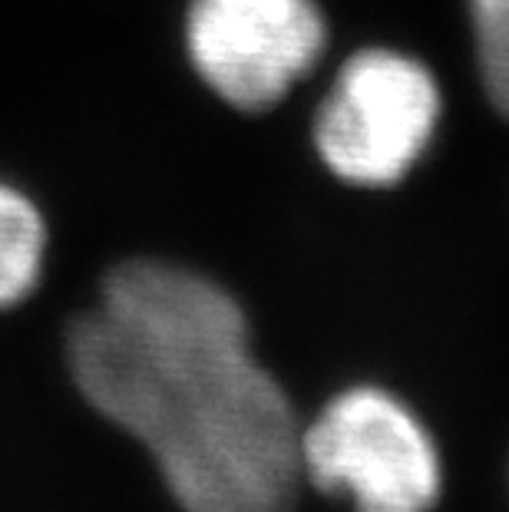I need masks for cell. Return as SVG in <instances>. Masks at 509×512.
Instances as JSON below:
<instances>
[{
    "label": "cell",
    "mask_w": 509,
    "mask_h": 512,
    "mask_svg": "<svg viewBox=\"0 0 509 512\" xmlns=\"http://www.w3.org/2000/svg\"><path fill=\"white\" fill-rule=\"evenodd\" d=\"M301 473L354 512H433L443 460L427 423L391 387L357 380L301 423Z\"/></svg>",
    "instance_id": "3"
},
{
    "label": "cell",
    "mask_w": 509,
    "mask_h": 512,
    "mask_svg": "<svg viewBox=\"0 0 509 512\" xmlns=\"http://www.w3.org/2000/svg\"><path fill=\"white\" fill-rule=\"evenodd\" d=\"M463 24L476 90L509 123V0H463Z\"/></svg>",
    "instance_id": "6"
},
{
    "label": "cell",
    "mask_w": 509,
    "mask_h": 512,
    "mask_svg": "<svg viewBox=\"0 0 509 512\" xmlns=\"http://www.w3.org/2000/svg\"><path fill=\"white\" fill-rule=\"evenodd\" d=\"M179 47L205 93L262 116L318 80L334 34L321 0H186Z\"/></svg>",
    "instance_id": "4"
},
{
    "label": "cell",
    "mask_w": 509,
    "mask_h": 512,
    "mask_svg": "<svg viewBox=\"0 0 509 512\" xmlns=\"http://www.w3.org/2000/svg\"><path fill=\"white\" fill-rule=\"evenodd\" d=\"M447 90L424 53L394 40L338 50L308 86L305 136L314 162L344 189L394 192L430 156Z\"/></svg>",
    "instance_id": "2"
},
{
    "label": "cell",
    "mask_w": 509,
    "mask_h": 512,
    "mask_svg": "<svg viewBox=\"0 0 509 512\" xmlns=\"http://www.w3.org/2000/svg\"><path fill=\"white\" fill-rule=\"evenodd\" d=\"M50 219L24 182L0 172V318L34 301L50 261Z\"/></svg>",
    "instance_id": "5"
},
{
    "label": "cell",
    "mask_w": 509,
    "mask_h": 512,
    "mask_svg": "<svg viewBox=\"0 0 509 512\" xmlns=\"http://www.w3.org/2000/svg\"><path fill=\"white\" fill-rule=\"evenodd\" d=\"M77 397L136 440L182 512H295L301 413L245 298L179 255H119L60 324Z\"/></svg>",
    "instance_id": "1"
}]
</instances>
